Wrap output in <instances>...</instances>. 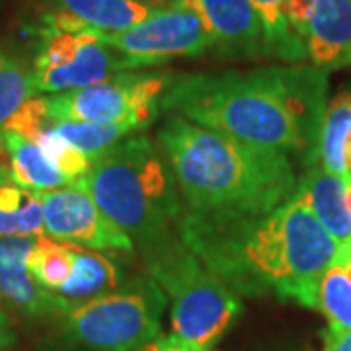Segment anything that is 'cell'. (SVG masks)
<instances>
[{
	"label": "cell",
	"mask_w": 351,
	"mask_h": 351,
	"mask_svg": "<svg viewBox=\"0 0 351 351\" xmlns=\"http://www.w3.org/2000/svg\"><path fill=\"white\" fill-rule=\"evenodd\" d=\"M178 232L239 297L276 293L308 308H316L322 277L339 258L338 242L297 191L267 215L201 213L184 207Z\"/></svg>",
	"instance_id": "1"
},
{
	"label": "cell",
	"mask_w": 351,
	"mask_h": 351,
	"mask_svg": "<svg viewBox=\"0 0 351 351\" xmlns=\"http://www.w3.org/2000/svg\"><path fill=\"white\" fill-rule=\"evenodd\" d=\"M328 104L326 71L293 64L174 76L160 112L242 143L297 152L313 166Z\"/></svg>",
	"instance_id": "2"
},
{
	"label": "cell",
	"mask_w": 351,
	"mask_h": 351,
	"mask_svg": "<svg viewBox=\"0 0 351 351\" xmlns=\"http://www.w3.org/2000/svg\"><path fill=\"white\" fill-rule=\"evenodd\" d=\"M156 141L191 211L267 215L297 191L287 152L242 143L174 113Z\"/></svg>",
	"instance_id": "3"
},
{
	"label": "cell",
	"mask_w": 351,
	"mask_h": 351,
	"mask_svg": "<svg viewBox=\"0 0 351 351\" xmlns=\"http://www.w3.org/2000/svg\"><path fill=\"white\" fill-rule=\"evenodd\" d=\"M78 182L138 252L178 230L184 201L160 147L145 135L98 154Z\"/></svg>",
	"instance_id": "4"
},
{
	"label": "cell",
	"mask_w": 351,
	"mask_h": 351,
	"mask_svg": "<svg viewBox=\"0 0 351 351\" xmlns=\"http://www.w3.org/2000/svg\"><path fill=\"white\" fill-rule=\"evenodd\" d=\"M149 277L170 301L174 334L213 350L242 313L240 297L203 265L176 230L141 252Z\"/></svg>",
	"instance_id": "5"
},
{
	"label": "cell",
	"mask_w": 351,
	"mask_h": 351,
	"mask_svg": "<svg viewBox=\"0 0 351 351\" xmlns=\"http://www.w3.org/2000/svg\"><path fill=\"white\" fill-rule=\"evenodd\" d=\"M166 304L152 277L131 279L57 318L39 351H143L160 336Z\"/></svg>",
	"instance_id": "6"
},
{
	"label": "cell",
	"mask_w": 351,
	"mask_h": 351,
	"mask_svg": "<svg viewBox=\"0 0 351 351\" xmlns=\"http://www.w3.org/2000/svg\"><path fill=\"white\" fill-rule=\"evenodd\" d=\"M125 71V59L104 41L101 32L59 12L41 18L39 45L32 63L38 94L82 90Z\"/></svg>",
	"instance_id": "7"
},
{
	"label": "cell",
	"mask_w": 351,
	"mask_h": 351,
	"mask_svg": "<svg viewBox=\"0 0 351 351\" xmlns=\"http://www.w3.org/2000/svg\"><path fill=\"white\" fill-rule=\"evenodd\" d=\"M168 73H119L94 86L47 96L55 121L131 123L141 131L160 112V98L172 82Z\"/></svg>",
	"instance_id": "8"
},
{
	"label": "cell",
	"mask_w": 351,
	"mask_h": 351,
	"mask_svg": "<svg viewBox=\"0 0 351 351\" xmlns=\"http://www.w3.org/2000/svg\"><path fill=\"white\" fill-rule=\"evenodd\" d=\"M101 38L125 59L127 71L211 51L207 22L191 0L158 6L141 24L117 34H101Z\"/></svg>",
	"instance_id": "9"
},
{
	"label": "cell",
	"mask_w": 351,
	"mask_h": 351,
	"mask_svg": "<svg viewBox=\"0 0 351 351\" xmlns=\"http://www.w3.org/2000/svg\"><path fill=\"white\" fill-rule=\"evenodd\" d=\"M43 207V234L90 250L133 252V242L76 180L61 189L36 191Z\"/></svg>",
	"instance_id": "10"
},
{
	"label": "cell",
	"mask_w": 351,
	"mask_h": 351,
	"mask_svg": "<svg viewBox=\"0 0 351 351\" xmlns=\"http://www.w3.org/2000/svg\"><path fill=\"white\" fill-rule=\"evenodd\" d=\"M287 20L322 71L351 64V0H289Z\"/></svg>",
	"instance_id": "11"
},
{
	"label": "cell",
	"mask_w": 351,
	"mask_h": 351,
	"mask_svg": "<svg viewBox=\"0 0 351 351\" xmlns=\"http://www.w3.org/2000/svg\"><path fill=\"white\" fill-rule=\"evenodd\" d=\"M38 237H6L0 239V301L14 313L34 320H57L71 306L41 287L27 267L29 252Z\"/></svg>",
	"instance_id": "12"
},
{
	"label": "cell",
	"mask_w": 351,
	"mask_h": 351,
	"mask_svg": "<svg viewBox=\"0 0 351 351\" xmlns=\"http://www.w3.org/2000/svg\"><path fill=\"white\" fill-rule=\"evenodd\" d=\"M203 14L211 53L225 59L271 57L260 16L250 0H191Z\"/></svg>",
	"instance_id": "13"
},
{
	"label": "cell",
	"mask_w": 351,
	"mask_h": 351,
	"mask_svg": "<svg viewBox=\"0 0 351 351\" xmlns=\"http://www.w3.org/2000/svg\"><path fill=\"white\" fill-rule=\"evenodd\" d=\"M297 193L306 201L330 237L338 242L339 258L336 265L343 267L351 260L350 180L313 164L299 182Z\"/></svg>",
	"instance_id": "14"
},
{
	"label": "cell",
	"mask_w": 351,
	"mask_h": 351,
	"mask_svg": "<svg viewBox=\"0 0 351 351\" xmlns=\"http://www.w3.org/2000/svg\"><path fill=\"white\" fill-rule=\"evenodd\" d=\"M49 4L53 12L64 14L101 34L125 32L158 8L145 0H49Z\"/></svg>",
	"instance_id": "15"
},
{
	"label": "cell",
	"mask_w": 351,
	"mask_h": 351,
	"mask_svg": "<svg viewBox=\"0 0 351 351\" xmlns=\"http://www.w3.org/2000/svg\"><path fill=\"white\" fill-rule=\"evenodd\" d=\"M123 283L125 281L121 269L113 263V260L98 250L75 246L73 274L53 293L61 297L71 308H75L78 304L112 293Z\"/></svg>",
	"instance_id": "16"
},
{
	"label": "cell",
	"mask_w": 351,
	"mask_h": 351,
	"mask_svg": "<svg viewBox=\"0 0 351 351\" xmlns=\"http://www.w3.org/2000/svg\"><path fill=\"white\" fill-rule=\"evenodd\" d=\"M4 151L8 154L10 176L22 188L32 191H51L71 184L38 143L24 138L10 129L4 131Z\"/></svg>",
	"instance_id": "17"
},
{
	"label": "cell",
	"mask_w": 351,
	"mask_h": 351,
	"mask_svg": "<svg viewBox=\"0 0 351 351\" xmlns=\"http://www.w3.org/2000/svg\"><path fill=\"white\" fill-rule=\"evenodd\" d=\"M43 234V207L36 191L18 186L0 164V239Z\"/></svg>",
	"instance_id": "18"
},
{
	"label": "cell",
	"mask_w": 351,
	"mask_h": 351,
	"mask_svg": "<svg viewBox=\"0 0 351 351\" xmlns=\"http://www.w3.org/2000/svg\"><path fill=\"white\" fill-rule=\"evenodd\" d=\"M350 145H351V84L339 90L336 98L328 104L318 158L320 166L350 180Z\"/></svg>",
	"instance_id": "19"
},
{
	"label": "cell",
	"mask_w": 351,
	"mask_h": 351,
	"mask_svg": "<svg viewBox=\"0 0 351 351\" xmlns=\"http://www.w3.org/2000/svg\"><path fill=\"white\" fill-rule=\"evenodd\" d=\"M38 96L32 66L0 49V152L4 151V131L25 101Z\"/></svg>",
	"instance_id": "20"
},
{
	"label": "cell",
	"mask_w": 351,
	"mask_h": 351,
	"mask_svg": "<svg viewBox=\"0 0 351 351\" xmlns=\"http://www.w3.org/2000/svg\"><path fill=\"white\" fill-rule=\"evenodd\" d=\"M49 129L90 160H94L98 154L108 151L115 143L123 141L129 135H135L138 131L131 123H78L55 119L49 121Z\"/></svg>",
	"instance_id": "21"
},
{
	"label": "cell",
	"mask_w": 351,
	"mask_h": 351,
	"mask_svg": "<svg viewBox=\"0 0 351 351\" xmlns=\"http://www.w3.org/2000/svg\"><path fill=\"white\" fill-rule=\"evenodd\" d=\"M250 2L260 16L263 27H265L271 59H281L287 63L304 61L306 49L302 45L301 38L289 25V0H250Z\"/></svg>",
	"instance_id": "22"
},
{
	"label": "cell",
	"mask_w": 351,
	"mask_h": 351,
	"mask_svg": "<svg viewBox=\"0 0 351 351\" xmlns=\"http://www.w3.org/2000/svg\"><path fill=\"white\" fill-rule=\"evenodd\" d=\"M75 244H64L39 234L34 250L29 252L27 267L36 281L47 291H57L73 274Z\"/></svg>",
	"instance_id": "23"
},
{
	"label": "cell",
	"mask_w": 351,
	"mask_h": 351,
	"mask_svg": "<svg viewBox=\"0 0 351 351\" xmlns=\"http://www.w3.org/2000/svg\"><path fill=\"white\" fill-rule=\"evenodd\" d=\"M316 308L328 318V326L351 330V276L343 267L334 265L322 277Z\"/></svg>",
	"instance_id": "24"
},
{
	"label": "cell",
	"mask_w": 351,
	"mask_h": 351,
	"mask_svg": "<svg viewBox=\"0 0 351 351\" xmlns=\"http://www.w3.org/2000/svg\"><path fill=\"white\" fill-rule=\"evenodd\" d=\"M34 143H38L39 147L43 149V152L49 156L53 164L63 172V176L71 184H75L76 180H80V178H84L88 174L92 160L86 158L82 152L76 151L75 147L69 145L64 138L55 135L49 129V125L45 127V131Z\"/></svg>",
	"instance_id": "25"
},
{
	"label": "cell",
	"mask_w": 351,
	"mask_h": 351,
	"mask_svg": "<svg viewBox=\"0 0 351 351\" xmlns=\"http://www.w3.org/2000/svg\"><path fill=\"white\" fill-rule=\"evenodd\" d=\"M320 351H351V330L328 326L322 332Z\"/></svg>",
	"instance_id": "26"
},
{
	"label": "cell",
	"mask_w": 351,
	"mask_h": 351,
	"mask_svg": "<svg viewBox=\"0 0 351 351\" xmlns=\"http://www.w3.org/2000/svg\"><path fill=\"white\" fill-rule=\"evenodd\" d=\"M143 351H209L197 348L193 343H189L186 339H182L176 334H168V336H158L152 341L151 346H147Z\"/></svg>",
	"instance_id": "27"
},
{
	"label": "cell",
	"mask_w": 351,
	"mask_h": 351,
	"mask_svg": "<svg viewBox=\"0 0 351 351\" xmlns=\"http://www.w3.org/2000/svg\"><path fill=\"white\" fill-rule=\"evenodd\" d=\"M16 341V330L12 326L10 316L0 308V348H10Z\"/></svg>",
	"instance_id": "28"
},
{
	"label": "cell",
	"mask_w": 351,
	"mask_h": 351,
	"mask_svg": "<svg viewBox=\"0 0 351 351\" xmlns=\"http://www.w3.org/2000/svg\"><path fill=\"white\" fill-rule=\"evenodd\" d=\"M350 180H351V145H350Z\"/></svg>",
	"instance_id": "29"
},
{
	"label": "cell",
	"mask_w": 351,
	"mask_h": 351,
	"mask_svg": "<svg viewBox=\"0 0 351 351\" xmlns=\"http://www.w3.org/2000/svg\"><path fill=\"white\" fill-rule=\"evenodd\" d=\"M152 2H174V0H152Z\"/></svg>",
	"instance_id": "30"
},
{
	"label": "cell",
	"mask_w": 351,
	"mask_h": 351,
	"mask_svg": "<svg viewBox=\"0 0 351 351\" xmlns=\"http://www.w3.org/2000/svg\"><path fill=\"white\" fill-rule=\"evenodd\" d=\"M209 351H213V350H209Z\"/></svg>",
	"instance_id": "31"
}]
</instances>
